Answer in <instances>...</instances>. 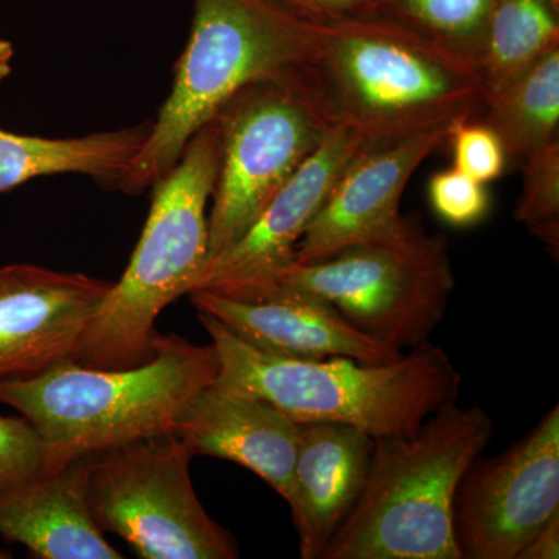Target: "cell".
I'll use <instances>...</instances> for the list:
<instances>
[{
  "mask_svg": "<svg viewBox=\"0 0 559 559\" xmlns=\"http://www.w3.org/2000/svg\"><path fill=\"white\" fill-rule=\"evenodd\" d=\"M305 21L299 60L283 83L329 130L392 140L451 131L484 114L476 70L400 22L377 13Z\"/></svg>",
  "mask_w": 559,
  "mask_h": 559,
  "instance_id": "obj_1",
  "label": "cell"
},
{
  "mask_svg": "<svg viewBox=\"0 0 559 559\" xmlns=\"http://www.w3.org/2000/svg\"><path fill=\"white\" fill-rule=\"evenodd\" d=\"M198 316L218 353L213 384L266 400L297 423H341L373 439L407 436L459 399L462 374L429 341L392 362L294 359L253 347L213 316Z\"/></svg>",
  "mask_w": 559,
  "mask_h": 559,
  "instance_id": "obj_2",
  "label": "cell"
},
{
  "mask_svg": "<svg viewBox=\"0 0 559 559\" xmlns=\"http://www.w3.org/2000/svg\"><path fill=\"white\" fill-rule=\"evenodd\" d=\"M213 344L157 334L154 355L123 369H97L75 360L0 382V403L20 412L50 451L53 466L171 432L191 400L215 382Z\"/></svg>",
  "mask_w": 559,
  "mask_h": 559,
  "instance_id": "obj_3",
  "label": "cell"
},
{
  "mask_svg": "<svg viewBox=\"0 0 559 559\" xmlns=\"http://www.w3.org/2000/svg\"><path fill=\"white\" fill-rule=\"evenodd\" d=\"M492 436L487 412L455 401L415 432L374 439L358 503L322 559H462L455 491Z\"/></svg>",
  "mask_w": 559,
  "mask_h": 559,
  "instance_id": "obj_4",
  "label": "cell"
},
{
  "mask_svg": "<svg viewBox=\"0 0 559 559\" xmlns=\"http://www.w3.org/2000/svg\"><path fill=\"white\" fill-rule=\"evenodd\" d=\"M221 159L219 130L209 121L153 189L148 219L130 264L106 294L75 362L123 369L154 355L156 320L197 289L209 264V215Z\"/></svg>",
  "mask_w": 559,
  "mask_h": 559,
  "instance_id": "obj_5",
  "label": "cell"
},
{
  "mask_svg": "<svg viewBox=\"0 0 559 559\" xmlns=\"http://www.w3.org/2000/svg\"><path fill=\"white\" fill-rule=\"evenodd\" d=\"M307 21L275 0H194L175 83L117 190L139 194L175 167L194 132L257 81H283L299 60Z\"/></svg>",
  "mask_w": 559,
  "mask_h": 559,
  "instance_id": "obj_6",
  "label": "cell"
},
{
  "mask_svg": "<svg viewBox=\"0 0 559 559\" xmlns=\"http://www.w3.org/2000/svg\"><path fill=\"white\" fill-rule=\"evenodd\" d=\"M175 430L91 454L87 506L103 533L142 559H235L237 539L205 511Z\"/></svg>",
  "mask_w": 559,
  "mask_h": 559,
  "instance_id": "obj_7",
  "label": "cell"
},
{
  "mask_svg": "<svg viewBox=\"0 0 559 559\" xmlns=\"http://www.w3.org/2000/svg\"><path fill=\"white\" fill-rule=\"evenodd\" d=\"M329 301L353 329L393 352L429 341L455 289L448 242L426 235L407 246H352L293 263L278 282Z\"/></svg>",
  "mask_w": 559,
  "mask_h": 559,
  "instance_id": "obj_8",
  "label": "cell"
},
{
  "mask_svg": "<svg viewBox=\"0 0 559 559\" xmlns=\"http://www.w3.org/2000/svg\"><path fill=\"white\" fill-rule=\"evenodd\" d=\"M213 121L221 159L209 215L210 260L240 240L331 131L296 91L275 80L242 87Z\"/></svg>",
  "mask_w": 559,
  "mask_h": 559,
  "instance_id": "obj_9",
  "label": "cell"
},
{
  "mask_svg": "<svg viewBox=\"0 0 559 559\" xmlns=\"http://www.w3.org/2000/svg\"><path fill=\"white\" fill-rule=\"evenodd\" d=\"M559 513V406L509 450L477 459L454 498L462 559H518Z\"/></svg>",
  "mask_w": 559,
  "mask_h": 559,
  "instance_id": "obj_10",
  "label": "cell"
},
{
  "mask_svg": "<svg viewBox=\"0 0 559 559\" xmlns=\"http://www.w3.org/2000/svg\"><path fill=\"white\" fill-rule=\"evenodd\" d=\"M451 131L371 140L342 173L329 200L311 221L294 263H311L352 246H407L425 238L418 219L401 213L407 183Z\"/></svg>",
  "mask_w": 559,
  "mask_h": 559,
  "instance_id": "obj_11",
  "label": "cell"
},
{
  "mask_svg": "<svg viewBox=\"0 0 559 559\" xmlns=\"http://www.w3.org/2000/svg\"><path fill=\"white\" fill-rule=\"evenodd\" d=\"M370 142L355 128L331 130L240 240L209 261L194 290L252 300L277 285L280 275L294 263L297 245L342 173Z\"/></svg>",
  "mask_w": 559,
  "mask_h": 559,
  "instance_id": "obj_12",
  "label": "cell"
},
{
  "mask_svg": "<svg viewBox=\"0 0 559 559\" xmlns=\"http://www.w3.org/2000/svg\"><path fill=\"white\" fill-rule=\"evenodd\" d=\"M112 282L36 264L0 267V382L75 360Z\"/></svg>",
  "mask_w": 559,
  "mask_h": 559,
  "instance_id": "obj_13",
  "label": "cell"
},
{
  "mask_svg": "<svg viewBox=\"0 0 559 559\" xmlns=\"http://www.w3.org/2000/svg\"><path fill=\"white\" fill-rule=\"evenodd\" d=\"M189 296L198 312L213 316L235 336L274 355L311 360L342 356L377 364L403 355L353 329L329 301L282 283L252 300L204 289Z\"/></svg>",
  "mask_w": 559,
  "mask_h": 559,
  "instance_id": "obj_14",
  "label": "cell"
},
{
  "mask_svg": "<svg viewBox=\"0 0 559 559\" xmlns=\"http://www.w3.org/2000/svg\"><path fill=\"white\" fill-rule=\"evenodd\" d=\"M175 432L193 457L229 460L257 474L286 503L293 498L300 423L266 400L209 385L180 414Z\"/></svg>",
  "mask_w": 559,
  "mask_h": 559,
  "instance_id": "obj_15",
  "label": "cell"
},
{
  "mask_svg": "<svg viewBox=\"0 0 559 559\" xmlns=\"http://www.w3.org/2000/svg\"><path fill=\"white\" fill-rule=\"evenodd\" d=\"M374 439L341 423H300L294 466V525L301 559H322L347 521L369 476Z\"/></svg>",
  "mask_w": 559,
  "mask_h": 559,
  "instance_id": "obj_16",
  "label": "cell"
},
{
  "mask_svg": "<svg viewBox=\"0 0 559 559\" xmlns=\"http://www.w3.org/2000/svg\"><path fill=\"white\" fill-rule=\"evenodd\" d=\"M91 455L0 491V536L40 559H121L87 506Z\"/></svg>",
  "mask_w": 559,
  "mask_h": 559,
  "instance_id": "obj_17",
  "label": "cell"
},
{
  "mask_svg": "<svg viewBox=\"0 0 559 559\" xmlns=\"http://www.w3.org/2000/svg\"><path fill=\"white\" fill-rule=\"evenodd\" d=\"M151 124L153 120L70 139L11 134L0 128V193L43 176L70 173L117 189L145 145Z\"/></svg>",
  "mask_w": 559,
  "mask_h": 559,
  "instance_id": "obj_18",
  "label": "cell"
},
{
  "mask_svg": "<svg viewBox=\"0 0 559 559\" xmlns=\"http://www.w3.org/2000/svg\"><path fill=\"white\" fill-rule=\"evenodd\" d=\"M557 49L558 0H498L476 64L485 100Z\"/></svg>",
  "mask_w": 559,
  "mask_h": 559,
  "instance_id": "obj_19",
  "label": "cell"
},
{
  "mask_svg": "<svg viewBox=\"0 0 559 559\" xmlns=\"http://www.w3.org/2000/svg\"><path fill=\"white\" fill-rule=\"evenodd\" d=\"M484 123L499 135L509 164L522 165L558 140L559 49L491 95Z\"/></svg>",
  "mask_w": 559,
  "mask_h": 559,
  "instance_id": "obj_20",
  "label": "cell"
},
{
  "mask_svg": "<svg viewBox=\"0 0 559 559\" xmlns=\"http://www.w3.org/2000/svg\"><path fill=\"white\" fill-rule=\"evenodd\" d=\"M496 3L498 0H380L370 13L400 22L476 70Z\"/></svg>",
  "mask_w": 559,
  "mask_h": 559,
  "instance_id": "obj_21",
  "label": "cell"
},
{
  "mask_svg": "<svg viewBox=\"0 0 559 559\" xmlns=\"http://www.w3.org/2000/svg\"><path fill=\"white\" fill-rule=\"evenodd\" d=\"M524 187L514 218L524 223L555 253L559 246V142L521 165Z\"/></svg>",
  "mask_w": 559,
  "mask_h": 559,
  "instance_id": "obj_22",
  "label": "cell"
},
{
  "mask_svg": "<svg viewBox=\"0 0 559 559\" xmlns=\"http://www.w3.org/2000/svg\"><path fill=\"white\" fill-rule=\"evenodd\" d=\"M55 469L50 451L25 418L0 415V491Z\"/></svg>",
  "mask_w": 559,
  "mask_h": 559,
  "instance_id": "obj_23",
  "label": "cell"
},
{
  "mask_svg": "<svg viewBox=\"0 0 559 559\" xmlns=\"http://www.w3.org/2000/svg\"><path fill=\"white\" fill-rule=\"evenodd\" d=\"M429 200L437 215L454 227L479 224L489 210L487 186L452 167L429 180Z\"/></svg>",
  "mask_w": 559,
  "mask_h": 559,
  "instance_id": "obj_24",
  "label": "cell"
},
{
  "mask_svg": "<svg viewBox=\"0 0 559 559\" xmlns=\"http://www.w3.org/2000/svg\"><path fill=\"white\" fill-rule=\"evenodd\" d=\"M448 142L454 153V167L485 186L502 176L509 165L499 135L484 121L455 124Z\"/></svg>",
  "mask_w": 559,
  "mask_h": 559,
  "instance_id": "obj_25",
  "label": "cell"
},
{
  "mask_svg": "<svg viewBox=\"0 0 559 559\" xmlns=\"http://www.w3.org/2000/svg\"><path fill=\"white\" fill-rule=\"evenodd\" d=\"M301 16L341 17L370 13L380 0H275Z\"/></svg>",
  "mask_w": 559,
  "mask_h": 559,
  "instance_id": "obj_26",
  "label": "cell"
},
{
  "mask_svg": "<svg viewBox=\"0 0 559 559\" xmlns=\"http://www.w3.org/2000/svg\"><path fill=\"white\" fill-rule=\"evenodd\" d=\"M559 558V513L533 536L518 559Z\"/></svg>",
  "mask_w": 559,
  "mask_h": 559,
  "instance_id": "obj_27",
  "label": "cell"
},
{
  "mask_svg": "<svg viewBox=\"0 0 559 559\" xmlns=\"http://www.w3.org/2000/svg\"><path fill=\"white\" fill-rule=\"evenodd\" d=\"M13 57V46H11L10 40L2 38V35H0V86L10 76Z\"/></svg>",
  "mask_w": 559,
  "mask_h": 559,
  "instance_id": "obj_28",
  "label": "cell"
},
{
  "mask_svg": "<svg viewBox=\"0 0 559 559\" xmlns=\"http://www.w3.org/2000/svg\"><path fill=\"white\" fill-rule=\"evenodd\" d=\"M11 558V555L9 551H2L0 550V559Z\"/></svg>",
  "mask_w": 559,
  "mask_h": 559,
  "instance_id": "obj_29",
  "label": "cell"
}]
</instances>
